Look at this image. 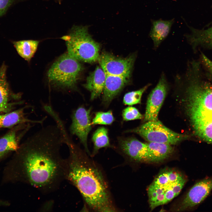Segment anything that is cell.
<instances>
[{"mask_svg": "<svg viewBox=\"0 0 212 212\" xmlns=\"http://www.w3.org/2000/svg\"><path fill=\"white\" fill-rule=\"evenodd\" d=\"M63 143L57 124L43 127L29 137L17 150L23 180L44 193L57 189L65 180V159L60 153Z\"/></svg>", "mask_w": 212, "mask_h": 212, "instance_id": "obj_1", "label": "cell"}, {"mask_svg": "<svg viewBox=\"0 0 212 212\" xmlns=\"http://www.w3.org/2000/svg\"><path fill=\"white\" fill-rule=\"evenodd\" d=\"M64 143L69 152L65 159V180L78 189L91 209L115 211L108 186L101 170L68 135L64 137Z\"/></svg>", "mask_w": 212, "mask_h": 212, "instance_id": "obj_2", "label": "cell"}, {"mask_svg": "<svg viewBox=\"0 0 212 212\" xmlns=\"http://www.w3.org/2000/svg\"><path fill=\"white\" fill-rule=\"evenodd\" d=\"M179 84L184 89L187 112L195 134L212 143V69L201 64L193 67Z\"/></svg>", "mask_w": 212, "mask_h": 212, "instance_id": "obj_3", "label": "cell"}, {"mask_svg": "<svg viewBox=\"0 0 212 212\" xmlns=\"http://www.w3.org/2000/svg\"><path fill=\"white\" fill-rule=\"evenodd\" d=\"M62 39L65 42L68 54L79 61L92 63L98 61L100 45L90 34L87 26H74Z\"/></svg>", "mask_w": 212, "mask_h": 212, "instance_id": "obj_4", "label": "cell"}, {"mask_svg": "<svg viewBox=\"0 0 212 212\" xmlns=\"http://www.w3.org/2000/svg\"><path fill=\"white\" fill-rule=\"evenodd\" d=\"M83 68L80 61L68 53L63 54L53 64L47 72L49 81L62 89L73 90Z\"/></svg>", "mask_w": 212, "mask_h": 212, "instance_id": "obj_5", "label": "cell"}, {"mask_svg": "<svg viewBox=\"0 0 212 212\" xmlns=\"http://www.w3.org/2000/svg\"><path fill=\"white\" fill-rule=\"evenodd\" d=\"M136 133L148 142L176 145L186 139V136L176 132L165 126L161 122L147 121L139 127L126 131Z\"/></svg>", "mask_w": 212, "mask_h": 212, "instance_id": "obj_6", "label": "cell"}, {"mask_svg": "<svg viewBox=\"0 0 212 212\" xmlns=\"http://www.w3.org/2000/svg\"><path fill=\"white\" fill-rule=\"evenodd\" d=\"M136 57L133 54L122 58L105 52L100 55L98 61L106 74L130 78Z\"/></svg>", "mask_w": 212, "mask_h": 212, "instance_id": "obj_7", "label": "cell"}, {"mask_svg": "<svg viewBox=\"0 0 212 212\" xmlns=\"http://www.w3.org/2000/svg\"><path fill=\"white\" fill-rule=\"evenodd\" d=\"M90 111V108L87 110L82 106L74 110L71 115L72 122L69 128L70 134L78 137L89 155L90 153L87 147V138L92 128Z\"/></svg>", "mask_w": 212, "mask_h": 212, "instance_id": "obj_8", "label": "cell"}, {"mask_svg": "<svg viewBox=\"0 0 212 212\" xmlns=\"http://www.w3.org/2000/svg\"><path fill=\"white\" fill-rule=\"evenodd\" d=\"M169 86L166 76L162 73L156 86L149 95L144 116L145 121L158 120V113L167 95Z\"/></svg>", "mask_w": 212, "mask_h": 212, "instance_id": "obj_9", "label": "cell"}, {"mask_svg": "<svg viewBox=\"0 0 212 212\" xmlns=\"http://www.w3.org/2000/svg\"><path fill=\"white\" fill-rule=\"evenodd\" d=\"M212 190V177L196 183L189 190L177 210L183 211L190 208L203 201Z\"/></svg>", "mask_w": 212, "mask_h": 212, "instance_id": "obj_10", "label": "cell"}, {"mask_svg": "<svg viewBox=\"0 0 212 212\" xmlns=\"http://www.w3.org/2000/svg\"><path fill=\"white\" fill-rule=\"evenodd\" d=\"M119 146L123 155L131 160L149 163V149L146 143L131 138L120 140Z\"/></svg>", "mask_w": 212, "mask_h": 212, "instance_id": "obj_11", "label": "cell"}, {"mask_svg": "<svg viewBox=\"0 0 212 212\" xmlns=\"http://www.w3.org/2000/svg\"><path fill=\"white\" fill-rule=\"evenodd\" d=\"M130 78L122 76L106 74L103 91L102 102L108 105L129 82Z\"/></svg>", "mask_w": 212, "mask_h": 212, "instance_id": "obj_12", "label": "cell"}, {"mask_svg": "<svg viewBox=\"0 0 212 212\" xmlns=\"http://www.w3.org/2000/svg\"><path fill=\"white\" fill-rule=\"evenodd\" d=\"M188 27L191 33L186 36L194 52L200 49H212V26L202 29Z\"/></svg>", "mask_w": 212, "mask_h": 212, "instance_id": "obj_13", "label": "cell"}, {"mask_svg": "<svg viewBox=\"0 0 212 212\" xmlns=\"http://www.w3.org/2000/svg\"><path fill=\"white\" fill-rule=\"evenodd\" d=\"M30 106H26L14 111L0 115V128H10L16 125L26 123H43L45 118L40 120H33L28 118L25 110Z\"/></svg>", "mask_w": 212, "mask_h": 212, "instance_id": "obj_14", "label": "cell"}, {"mask_svg": "<svg viewBox=\"0 0 212 212\" xmlns=\"http://www.w3.org/2000/svg\"><path fill=\"white\" fill-rule=\"evenodd\" d=\"M106 77V74L102 67L97 66L87 77L83 86L90 92L91 100L97 98L103 92Z\"/></svg>", "mask_w": 212, "mask_h": 212, "instance_id": "obj_15", "label": "cell"}, {"mask_svg": "<svg viewBox=\"0 0 212 212\" xmlns=\"http://www.w3.org/2000/svg\"><path fill=\"white\" fill-rule=\"evenodd\" d=\"M151 22L152 25L149 35L153 41V48L156 49L168 35L174 19L151 20Z\"/></svg>", "mask_w": 212, "mask_h": 212, "instance_id": "obj_16", "label": "cell"}, {"mask_svg": "<svg viewBox=\"0 0 212 212\" xmlns=\"http://www.w3.org/2000/svg\"><path fill=\"white\" fill-rule=\"evenodd\" d=\"M149 151V163H159L168 158L172 153V145L162 143L148 142L146 143Z\"/></svg>", "mask_w": 212, "mask_h": 212, "instance_id": "obj_17", "label": "cell"}, {"mask_svg": "<svg viewBox=\"0 0 212 212\" xmlns=\"http://www.w3.org/2000/svg\"><path fill=\"white\" fill-rule=\"evenodd\" d=\"M6 69L4 64L0 67V113L9 112L11 107L9 103L10 90L7 80Z\"/></svg>", "mask_w": 212, "mask_h": 212, "instance_id": "obj_18", "label": "cell"}, {"mask_svg": "<svg viewBox=\"0 0 212 212\" xmlns=\"http://www.w3.org/2000/svg\"><path fill=\"white\" fill-rule=\"evenodd\" d=\"M39 43L37 40H23L13 42L19 54L28 62H29L35 53Z\"/></svg>", "mask_w": 212, "mask_h": 212, "instance_id": "obj_19", "label": "cell"}, {"mask_svg": "<svg viewBox=\"0 0 212 212\" xmlns=\"http://www.w3.org/2000/svg\"><path fill=\"white\" fill-rule=\"evenodd\" d=\"M12 130L0 138V153L4 154L11 151H17L19 148L16 132Z\"/></svg>", "mask_w": 212, "mask_h": 212, "instance_id": "obj_20", "label": "cell"}, {"mask_svg": "<svg viewBox=\"0 0 212 212\" xmlns=\"http://www.w3.org/2000/svg\"><path fill=\"white\" fill-rule=\"evenodd\" d=\"M92 140L94 144L92 156L96 155L100 148L110 146L108 130L104 127H100L95 131L93 135Z\"/></svg>", "mask_w": 212, "mask_h": 212, "instance_id": "obj_21", "label": "cell"}, {"mask_svg": "<svg viewBox=\"0 0 212 212\" xmlns=\"http://www.w3.org/2000/svg\"><path fill=\"white\" fill-rule=\"evenodd\" d=\"M184 178L179 173L173 170H166L160 173L153 183L160 186L169 185Z\"/></svg>", "mask_w": 212, "mask_h": 212, "instance_id": "obj_22", "label": "cell"}, {"mask_svg": "<svg viewBox=\"0 0 212 212\" xmlns=\"http://www.w3.org/2000/svg\"><path fill=\"white\" fill-rule=\"evenodd\" d=\"M150 85V84H148L138 90L126 93L123 99V102L124 104L132 105L140 103L143 94Z\"/></svg>", "mask_w": 212, "mask_h": 212, "instance_id": "obj_23", "label": "cell"}, {"mask_svg": "<svg viewBox=\"0 0 212 212\" xmlns=\"http://www.w3.org/2000/svg\"><path fill=\"white\" fill-rule=\"evenodd\" d=\"M114 120V118L111 110L107 112H98L96 113L91 124L108 125L111 124Z\"/></svg>", "mask_w": 212, "mask_h": 212, "instance_id": "obj_24", "label": "cell"}, {"mask_svg": "<svg viewBox=\"0 0 212 212\" xmlns=\"http://www.w3.org/2000/svg\"><path fill=\"white\" fill-rule=\"evenodd\" d=\"M123 119L129 121L142 119L143 116L136 108L128 107L125 109L122 112Z\"/></svg>", "mask_w": 212, "mask_h": 212, "instance_id": "obj_25", "label": "cell"}, {"mask_svg": "<svg viewBox=\"0 0 212 212\" xmlns=\"http://www.w3.org/2000/svg\"><path fill=\"white\" fill-rule=\"evenodd\" d=\"M18 0H0V16L5 14L9 7Z\"/></svg>", "mask_w": 212, "mask_h": 212, "instance_id": "obj_26", "label": "cell"}, {"mask_svg": "<svg viewBox=\"0 0 212 212\" xmlns=\"http://www.w3.org/2000/svg\"><path fill=\"white\" fill-rule=\"evenodd\" d=\"M201 59L212 69V61L209 59L205 55L201 53Z\"/></svg>", "mask_w": 212, "mask_h": 212, "instance_id": "obj_27", "label": "cell"}, {"mask_svg": "<svg viewBox=\"0 0 212 212\" xmlns=\"http://www.w3.org/2000/svg\"><path fill=\"white\" fill-rule=\"evenodd\" d=\"M4 154L0 153V158L1 157L4 155Z\"/></svg>", "mask_w": 212, "mask_h": 212, "instance_id": "obj_28", "label": "cell"}]
</instances>
